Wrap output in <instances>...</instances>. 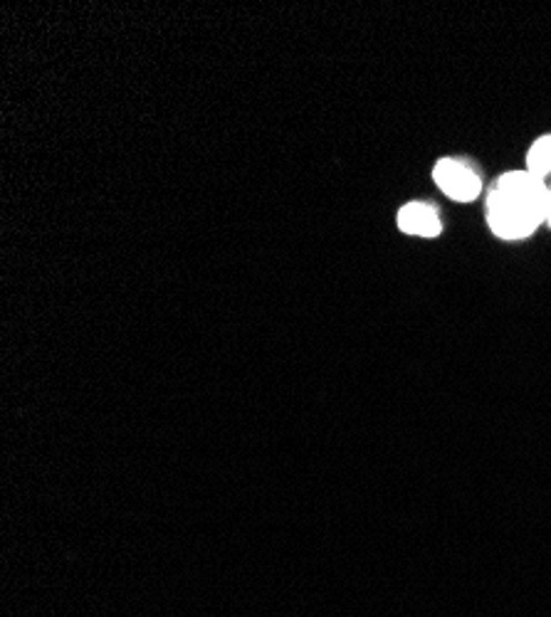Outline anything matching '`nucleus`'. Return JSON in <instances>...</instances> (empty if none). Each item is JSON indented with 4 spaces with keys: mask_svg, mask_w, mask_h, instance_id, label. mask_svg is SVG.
Instances as JSON below:
<instances>
[{
    "mask_svg": "<svg viewBox=\"0 0 551 617\" xmlns=\"http://www.w3.org/2000/svg\"><path fill=\"white\" fill-rule=\"evenodd\" d=\"M494 191H500L504 195H512V198H520L524 203H532L544 208L547 201V193H549V185L547 181L539 179V175L524 171H512V173H504L502 179L494 185Z\"/></svg>",
    "mask_w": 551,
    "mask_h": 617,
    "instance_id": "nucleus-3",
    "label": "nucleus"
},
{
    "mask_svg": "<svg viewBox=\"0 0 551 617\" xmlns=\"http://www.w3.org/2000/svg\"><path fill=\"white\" fill-rule=\"evenodd\" d=\"M433 179L438 183V189L458 203L475 201L482 191L480 175L472 171L468 163L455 159H440L433 169Z\"/></svg>",
    "mask_w": 551,
    "mask_h": 617,
    "instance_id": "nucleus-2",
    "label": "nucleus"
},
{
    "mask_svg": "<svg viewBox=\"0 0 551 617\" xmlns=\"http://www.w3.org/2000/svg\"><path fill=\"white\" fill-rule=\"evenodd\" d=\"M527 171L547 181L551 175V136L537 139L527 153Z\"/></svg>",
    "mask_w": 551,
    "mask_h": 617,
    "instance_id": "nucleus-5",
    "label": "nucleus"
},
{
    "mask_svg": "<svg viewBox=\"0 0 551 617\" xmlns=\"http://www.w3.org/2000/svg\"><path fill=\"white\" fill-rule=\"evenodd\" d=\"M488 223L492 233L502 240H524L539 225H544V208L492 191L488 198Z\"/></svg>",
    "mask_w": 551,
    "mask_h": 617,
    "instance_id": "nucleus-1",
    "label": "nucleus"
},
{
    "mask_svg": "<svg viewBox=\"0 0 551 617\" xmlns=\"http://www.w3.org/2000/svg\"><path fill=\"white\" fill-rule=\"evenodd\" d=\"M399 230L413 237H438L443 223L435 208L425 203H408L399 211Z\"/></svg>",
    "mask_w": 551,
    "mask_h": 617,
    "instance_id": "nucleus-4",
    "label": "nucleus"
},
{
    "mask_svg": "<svg viewBox=\"0 0 551 617\" xmlns=\"http://www.w3.org/2000/svg\"><path fill=\"white\" fill-rule=\"evenodd\" d=\"M544 225L551 227V185H549V193H547V201H544Z\"/></svg>",
    "mask_w": 551,
    "mask_h": 617,
    "instance_id": "nucleus-6",
    "label": "nucleus"
}]
</instances>
